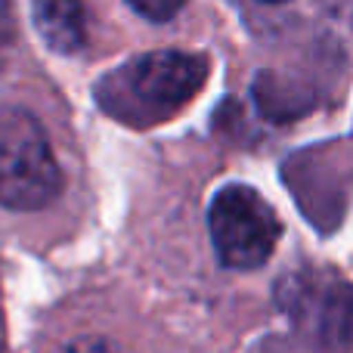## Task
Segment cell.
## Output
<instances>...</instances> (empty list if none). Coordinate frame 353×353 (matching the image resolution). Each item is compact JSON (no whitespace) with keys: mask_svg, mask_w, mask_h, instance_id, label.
<instances>
[{"mask_svg":"<svg viewBox=\"0 0 353 353\" xmlns=\"http://www.w3.org/2000/svg\"><path fill=\"white\" fill-rule=\"evenodd\" d=\"M10 37H12V19H10V6L6 3H0V50L10 43Z\"/></svg>","mask_w":353,"mask_h":353,"instance_id":"obj_11","label":"cell"},{"mask_svg":"<svg viewBox=\"0 0 353 353\" xmlns=\"http://www.w3.org/2000/svg\"><path fill=\"white\" fill-rule=\"evenodd\" d=\"M208 56L152 50L105 72L93 87L97 105L128 128L146 130L180 115L208 81Z\"/></svg>","mask_w":353,"mask_h":353,"instance_id":"obj_1","label":"cell"},{"mask_svg":"<svg viewBox=\"0 0 353 353\" xmlns=\"http://www.w3.org/2000/svg\"><path fill=\"white\" fill-rule=\"evenodd\" d=\"M282 180L319 232H335L353 189V140L316 143L292 152L282 161Z\"/></svg>","mask_w":353,"mask_h":353,"instance_id":"obj_4","label":"cell"},{"mask_svg":"<svg viewBox=\"0 0 353 353\" xmlns=\"http://www.w3.org/2000/svg\"><path fill=\"white\" fill-rule=\"evenodd\" d=\"M62 183L43 124L25 109L0 112V205L37 211L59 199Z\"/></svg>","mask_w":353,"mask_h":353,"instance_id":"obj_3","label":"cell"},{"mask_svg":"<svg viewBox=\"0 0 353 353\" xmlns=\"http://www.w3.org/2000/svg\"><path fill=\"white\" fill-rule=\"evenodd\" d=\"M34 25L41 37L56 53H78L87 43V19L84 6L72 0H41L31 6Z\"/></svg>","mask_w":353,"mask_h":353,"instance_id":"obj_6","label":"cell"},{"mask_svg":"<svg viewBox=\"0 0 353 353\" xmlns=\"http://www.w3.org/2000/svg\"><path fill=\"white\" fill-rule=\"evenodd\" d=\"M62 353H124L121 347H115V344L103 341V338H81V341L68 344Z\"/></svg>","mask_w":353,"mask_h":353,"instance_id":"obj_10","label":"cell"},{"mask_svg":"<svg viewBox=\"0 0 353 353\" xmlns=\"http://www.w3.org/2000/svg\"><path fill=\"white\" fill-rule=\"evenodd\" d=\"M251 353H323V350L307 344L304 338H301V341H292V338H267V341H261Z\"/></svg>","mask_w":353,"mask_h":353,"instance_id":"obj_9","label":"cell"},{"mask_svg":"<svg viewBox=\"0 0 353 353\" xmlns=\"http://www.w3.org/2000/svg\"><path fill=\"white\" fill-rule=\"evenodd\" d=\"M130 10L137 12V16H143V19H149V22H168V19H174L176 12L183 10V3H171V0H168V3H161V0H130Z\"/></svg>","mask_w":353,"mask_h":353,"instance_id":"obj_8","label":"cell"},{"mask_svg":"<svg viewBox=\"0 0 353 353\" xmlns=\"http://www.w3.org/2000/svg\"><path fill=\"white\" fill-rule=\"evenodd\" d=\"M276 307L323 353L353 350V282L335 270H294L276 282Z\"/></svg>","mask_w":353,"mask_h":353,"instance_id":"obj_2","label":"cell"},{"mask_svg":"<svg viewBox=\"0 0 353 353\" xmlns=\"http://www.w3.org/2000/svg\"><path fill=\"white\" fill-rule=\"evenodd\" d=\"M254 103L270 121H294L316 105V90L298 84L276 72H261L254 78Z\"/></svg>","mask_w":353,"mask_h":353,"instance_id":"obj_7","label":"cell"},{"mask_svg":"<svg viewBox=\"0 0 353 353\" xmlns=\"http://www.w3.org/2000/svg\"><path fill=\"white\" fill-rule=\"evenodd\" d=\"M208 230L220 263L230 270L263 267L282 236V223L267 199L242 183H230L211 199Z\"/></svg>","mask_w":353,"mask_h":353,"instance_id":"obj_5","label":"cell"}]
</instances>
